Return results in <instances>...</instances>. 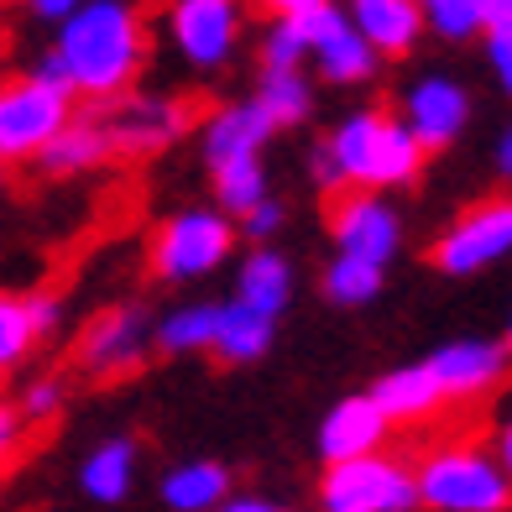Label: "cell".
<instances>
[{"instance_id":"52a82bcc","label":"cell","mask_w":512,"mask_h":512,"mask_svg":"<svg viewBox=\"0 0 512 512\" xmlns=\"http://www.w3.org/2000/svg\"><path fill=\"white\" fill-rule=\"evenodd\" d=\"M512 256V194L481 199L429 246V262L445 277H476Z\"/></svg>"},{"instance_id":"484cf974","label":"cell","mask_w":512,"mask_h":512,"mask_svg":"<svg viewBox=\"0 0 512 512\" xmlns=\"http://www.w3.org/2000/svg\"><path fill=\"white\" fill-rule=\"evenodd\" d=\"M382 283H387V267L371 262V256H356V251H335V262L319 272L324 298H330V304H340V309L371 304V298L382 293Z\"/></svg>"},{"instance_id":"3957f363","label":"cell","mask_w":512,"mask_h":512,"mask_svg":"<svg viewBox=\"0 0 512 512\" xmlns=\"http://www.w3.org/2000/svg\"><path fill=\"white\" fill-rule=\"evenodd\" d=\"M413 481H418V507H434V512H507L512 507V481L497 465V455L481 445L429 450Z\"/></svg>"},{"instance_id":"d4e9b609","label":"cell","mask_w":512,"mask_h":512,"mask_svg":"<svg viewBox=\"0 0 512 512\" xmlns=\"http://www.w3.org/2000/svg\"><path fill=\"white\" fill-rule=\"evenodd\" d=\"M215 319H220V304H178V309H168L152 324V351H162V356H199V351H209Z\"/></svg>"},{"instance_id":"5bb4252c","label":"cell","mask_w":512,"mask_h":512,"mask_svg":"<svg viewBox=\"0 0 512 512\" xmlns=\"http://www.w3.org/2000/svg\"><path fill=\"white\" fill-rule=\"evenodd\" d=\"M507 366H512V356L497 340H450L429 356V371H434L439 392H445V403L486 398V392L507 377Z\"/></svg>"},{"instance_id":"83f0119b","label":"cell","mask_w":512,"mask_h":512,"mask_svg":"<svg viewBox=\"0 0 512 512\" xmlns=\"http://www.w3.org/2000/svg\"><path fill=\"white\" fill-rule=\"evenodd\" d=\"M424 11V32L445 42H471L486 32V0H418Z\"/></svg>"},{"instance_id":"6da1fadb","label":"cell","mask_w":512,"mask_h":512,"mask_svg":"<svg viewBox=\"0 0 512 512\" xmlns=\"http://www.w3.org/2000/svg\"><path fill=\"white\" fill-rule=\"evenodd\" d=\"M53 53L68 74V89L84 100H115L147 68V21L131 0H79L58 21Z\"/></svg>"},{"instance_id":"f35d334b","label":"cell","mask_w":512,"mask_h":512,"mask_svg":"<svg viewBox=\"0 0 512 512\" xmlns=\"http://www.w3.org/2000/svg\"><path fill=\"white\" fill-rule=\"evenodd\" d=\"M262 6H267L272 16H304V11L324 6V0H262Z\"/></svg>"},{"instance_id":"e575fe53","label":"cell","mask_w":512,"mask_h":512,"mask_svg":"<svg viewBox=\"0 0 512 512\" xmlns=\"http://www.w3.org/2000/svg\"><path fill=\"white\" fill-rule=\"evenodd\" d=\"M21 434H27V418H21L16 403H0V471H6V460L21 450Z\"/></svg>"},{"instance_id":"9c48e42d","label":"cell","mask_w":512,"mask_h":512,"mask_svg":"<svg viewBox=\"0 0 512 512\" xmlns=\"http://www.w3.org/2000/svg\"><path fill=\"white\" fill-rule=\"evenodd\" d=\"M110 152L115 157H152L162 147H173L183 131L194 126V105L189 100H162V95H115L100 110Z\"/></svg>"},{"instance_id":"7402d4cb","label":"cell","mask_w":512,"mask_h":512,"mask_svg":"<svg viewBox=\"0 0 512 512\" xmlns=\"http://www.w3.org/2000/svg\"><path fill=\"white\" fill-rule=\"evenodd\" d=\"M236 304L256 309V314H283L293 304V262L283 251H251L241 272H236Z\"/></svg>"},{"instance_id":"8992f818","label":"cell","mask_w":512,"mask_h":512,"mask_svg":"<svg viewBox=\"0 0 512 512\" xmlns=\"http://www.w3.org/2000/svg\"><path fill=\"white\" fill-rule=\"evenodd\" d=\"M319 507L324 512H408L418 507V481L398 455H382V450L324 460Z\"/></svg>"},{"instance_id":"4dcf8cb0","label":"cell","mask_w":512,"mask_h":512,"mask_svg":"<svg viewBox=\"0 0 512 512\" xmlns=\"http://www.w3.org/2000/svg\"><path fill=\"white\" fill-rule=\"evenodd\" d=\"M21 418H27V424H48V418H58L63 413V382L58 377H37L27 392H21Z\"/></svg>"},{"instance_id":"603a6c76","label":"cell","mask_w":512,"mask_h":512,"mask_svg":"<svg viewBox=\"0 0 512 512\" xmlns=\"http://www.w3.org/2000/svg\"><path fill=\"white\" fill-rule=\"evenodd\" d=\"M225 492H230V471L220 460H183L157 481V497L173 512H209L225 502Z\"/></svg>"},{"instance_id":"8fae6325","label":"cell","mask_w":512,"mask_h":512,"mask_svg":"<svg viewBox=\"0 0 512 512\" xmlns=\"http://www.w3.org/2000/svg\"><path fill=\"white\" fill-rule=\"evenodd\" d=\"M147 351H152V319L136 304H121V309H105L84 330L79 366L89 371V377H100V382H115V377H126V371L142 366Z\"/></svg>"},{"instance_id":"d6a6232c","label":"cell","mask_w":512,"mask_h":512,"mask_svg":"<svg viewBox=\"0 0 512 512\" xmlns=\"http://www.w3.org/2000/svg\"><path fill=\"white\" fill-rule=\"evenodd\" d=\"M486 63H492L502 95L512 100V27H492V32H486Z\"/></svg>"},{"instance_id":"f6af8a7d","label":"cell","mask_w":512,"mask_h":512,"mask_svg":"<svg viewBox=\"0 0 512 512\" xmlns=\"http://www.w3.org/2000/svg\"><path fill=\"white\" fill-rule=\"evenodd\" d=\"M0 6H6V0H0Z\"/></svg>"},{"instance_id":"836d02e7","label":"cell","mask_w":512,"mask_h":512,"mask_svg":"<svg viewBox=\"0 0 512 512\" xmlns=\"http://www.w3.org/2000/svg\"><path fill=\"white\" fill-rule=\"evenodd\" d=\"M309 178H314L319 194H340V189H345V173H340L335 152L324 147V142H314V152H309Z\"/></svg>"},{"instance_id":"7c38bea8","label":"cell","mask_w":512,"mask_h":512,"mask_svg":"<svg viewBox=\"0 0 512 512\" xmlns=\"http://www.w3.org/2000/svg\"><path fill=\"white\" fill-rule=\"evenodd\" d=\"M330 236L340 251H356V256H371V262H392L403 246V220L377 189H351V194H335V209H330Z\"/></svg>"},{"instance_id":"277c9868","label":"cell","mask_w":512,"mask_h":512,"mask_svg":"<svg viewBox=\"0 0 512 512\" xmlns=\"http://www.w3.org/2000/svg\"><path fill=\"white\" fill-rule=\"evenodd\" d=\"M236 251V220L225 209H178L152 230L147 267L157 283H199Z\"/></svg>"},{"instance_id":"cb8c5ba5","label":"cell","mask_w":512,"mask_h":512,"mask_svg":"<svg viewBox=\"0 0 512 512\" xmlns=\"http://www.w3.org/2000/svg\"><path fill=\"white\" fill-rule=\"evenodd\" d=\"M256 105L272 115V126H304L314 115V84L304 68H262V84H256Z\"/></svg>"},{"instance_id":"4316f807","label":"cell","mask_w":512,"mask_h":512,"mask_svg":"<svg viewBox=\"0 0 512 512\" xmlns=\"http://www.w3.org/2000/svg\"><path fill=\"white\" fill-rule=\"evenodd\" d=\"M209 178H215V204L225 209V215H246V209L267 194L262 152H236V157L209 162Z\"/></svg>"},{"instance_id":"7a4b0ae2","label":"cell","mask_w":512,"mask_h":512,"mask_svg":"<svg viewBox=\"0 0 512 512\" xmlns=\"http://www.w3.org/2000/svg\"><path fill=\"white\" fill-rule=\"evenodd\" d=\"M324 147L335 152L345 189H408L424 173V147L418 136L387 110H351L345 121L324 136Z\"/></svg>"},{"instance_id":"ffe728a7","label":"cell","mask_w":512,"mask_h":512,"mask_svg":"<svg viewBox=\"0 0 512 512\" xmlns=\"http://www.w3.org/2000/svg\"><path fill=\"white\" fill-rule=\"evenodd\" d=\"M371 398L377 408L392 418V424H424L429 413L445 408V392H439L429 361H413V366H392L387 377H377L371 387Z\"/></svg>"},{"instance_id":"74e56055","label":"cell","mask_w":512,"mask_h":512,"mask_svg":"<svg viewBox=\"0 0 512 512\" xmlns=\"http://www.w3.org/2000/svg\"><path fill=\"white\" fill-rule=\"evenodd\" d=\"M21 6H27L37 21H63L68 11H74L79 6V0H21Z\"/></svg>"},{"instance_id":"4fadbf2b","label":"cell","mask_w":512,"mask_h":512,"mask_svg":"<svg viewBox=\"0 0 512 512\" xmlns=\"http://www.w3.org/2000/svg\"><path fill=\"white\" fill-rule=\"evenodd\" d=\"M403 126L418 136L424 152H445L460 142V131L471 126V95L465 84L450 74H424L413 79V89L403 95Z\"/></svg>"},{"instance_id":"44dd1931","label":"cell","mask_w":512,"mask_h":512,"mask_svg":"<svg viewBox=\"0 0 512 512\" xmlns=\"http://www.w3.org/2000/svg\"><path fill=\"white\" fill-rule=\"evenodd\" d=\"M272 335H277V319L272 314H256L246 304H220V319H215V340H209V351H215L225 366H251L272 351Z\"/></svg>"},{"instance_id":"d6986e66","label":"cell","mask_w":512,"mask_h":512,"mask_svg":"<svg viewBox=\"0 0 512 512\" xmlns=\"http://www.w3.org/2000/svg\"><path fill=\"white\" fill-rule=\"evenodd\" d=\"M136 460H142V445L131 434H115L105 445H95L79 465V492L100 507H121L136 486Z\"/></svg>"},{"instance_id":"ac0fdd59","label":"cell","mask_w":512,"mask_h":512,"mask_svg":"<svg viewBox=\"0 0 512 512\" xmlns=\"http://www.w3.org/2000/svg\"><path fill=\"white\" fill-rule=\"evenodd\" d=\"M272 136H277V126L262 105L230 100L220 110H209V121L199 131V147H204V162H220V157H236V152H262Z\"/></svg>"},{"instance_id":"ba28073f","label":"cell","mask_w":512,"mask_h":512,"mask_svg":"<svg viewBox=\"0 0 512 512\" xmlns=\"http://www.w3.org/2000/svg\"><path fill=\"white\" fill-rule=\"evenodd\" d=\"M241 27H246L241 0H168V42L199 74H215L236 58Z\"/></svg>"},{"instance_id":"b9f144b4","label":"cell","mask_w":512,"mask_h":512,"mask_svg":"<svg viewBox=\"0 0 512 512\" xmlns=\"http://www.w3.org/2000/svg\"><path fill=\"white\" fill-rule=\"evenodd\" d=\"M492 27H512V0H486V32Z\"/></svg>"},{"instance_id":"d590c367","label":"cell","mask_w":512,"mask_h":512,"mask_svg":"<svg viewBox=\"0 0 512 512\" xmlns=\"http://www.w3.org/2000/svg\"><path fill=\"white\" fill-rule=\"evenodd\" d=\"M27 304H32V319H37V335L48 340V335L58 330V319H63V304H58V293H32Z\"/></svg>"},{"instance_id":"5b68a950","label":"cell","mask_w":512,"mask_h":512,"mask_svg":"<svg viewBox=\"0 0 512 512\" xmlns=\"http://www.w3.org/2000/svg\"><path fill=\"white\" fill-rule=\"evenodd\" d=\"M74 115V89H63L42 74L0 79V162H32Z\"/></svg>"},{"instance_id":"7bdbcfd3","label":"cell","mask_w":512,"mask_h":512,"mask_svg":"<svg viewBox=\"0 0 512 512\" xmlns=\"http://www.w3.org/2000/svg\"><path fill=\"white\" fill-rule=\"evenodd\" d=\"M502 345H507V356H512V319H507V335H502Z\"/></svg>"},{"instance_id":"2e32d148","label":"cell","mask_w":512,"mask_h":512,"mask_svg":"<svg viewBox=\"0 0 512 512\" xmlns=\"http://www.w3.org/2000/svg\"><path fill=\"white\" fill-rule=\"evenodd\" d=\"M351 27L377 48V58H403L424 37V11L418 0H345Z\"/></svg>"},{"instance_id":"f546056e","label":"cell","mask_w":512,"mask_h":512,"mask_svg":"<svg viewBox=\"0 0 512 512\" xmlns=\"http://www.w3.org/2000/svg\"><path fill=\"white\" fill-rule=\"evenodd\" d=\"M309 63V32L298 16H272L262 37V68H304Z\"/></svg>"},{"instance_id":"60d3db41","label":"cell","mask_w":512,"mask_h":512,"mask_svg":"<svg viewBox=\"0 0 512 512\" xmlns=\"http://www.w3.org/2000/svg\"><path fill=\"white\" fill-rule=\"evenodd\" d=\"M497 465H502V471H507V481H512V418H507V424L497 429Z\"/></svg>"},{"instance_id":"f1b7e54d","label":"cell","mask_w":512,"mask_h":512,"mask_svg":"<svg viewBox=\"0 0 512 512\" xmlns=\"http://www.w3.org/2000/svg\"><path fill=\"white\" fill-rule=\"evenodd\" d=\"M37 319H32V304L16 293H0V371H16L21 361L32 356L37 345Z\"/></svg>"},{"instance_id":"ab89813d","label":"cell","mask_w":512,"mask_h":512,"mask_svg":"<svg viewBox=\"0 0 512 512\" xmlns=\"http://www.w3.org/2000/svg\"><path fill=\"white\" fill-rule=\"evenodd\" d=\"M492 162H497V173L502 178H512V126L497 136V147H492Z\"/></svg>"},{"instance_id":"9a60e30c","label":"cell","mask_w":512,"mask_h":512,"mask_svg":"<svg viewBox=\"0 0 512 512\" xmlns=\"http://www.w3.org/2000/svg\"><path fill=\"white\" fill-rule=\"evenodd\" d=\"M392 434V418L377 408L371 392H356V398H340L319 424V455L324 460H351V455H371L382 450Z\"/></svg>"},{"instance_id":"e0dca14e","label":"cell","mask_w":512,"mask_h":512,"mask_svg":"<svg viewBox=\"0 0 512 512\" xmlns=\"http://www.w3.org/2000/svg\"><path fill=\"white\" fill-rule=\"evenodd\" d=\"M105 157H115V152H110V136H105L100 115H68L58 126V136L32 162H37L42 178H79L89 168H100Z\"/></svg>"},{"instance_id":"30bf717a","label":"cell","mask_w":512,"mask_h":512,"mask_svg":"<svg viewBox=\"0 0 512 512\" xmlns=\"http://www.w3.org/2000/svg\"><path fill=\"white\" fill-rule=\"evenodd\" d=\"M298 21H304V32H309V58H314L324 84L351 89V84H366L371 74H377V48L351 27V16H345L335 0L304 11Z\"/></svg>"},{"instance_id":"8d00e7d4","label":"cell","mask_w":512,"mask_h":512,"mask_svg":"<svg viewBox=\"0 0 512 512\" xmlns=\"http://www.w3.org/2000/svg\"><path fill=\"white\" fill-rule=\"evenodd\" d=\"M220 507H225V512H277L272 497H256V492H225Z\"/></svg>"},{"instance_id":"ee69618b","label":"cell","mask_w":512,"mask_h":512,"mask_svg":"<svg viewBox=\"0 0 512 512\" xmlns=\"http://www.w3.org/2000/svg\"><path fill=\"white\" fill-rule=\"evenodd\" d=\"M0 183H6V162H0Z\"/></svg>"},{"instance_id":"1f68e13d","label":"cell","mask_w":512,"mask_h":512,"mask_svg":"<svg viewBox=\"0 0 512 512\" xmlns=\"http://www.w3.org/2000/svg\"><path fill=\"white\" fill-rule=\"evenodd\" d=\"M236 220H241V225H236L241 236H251L256 246H267V241L277 236V230H283V220H288V209L277 204L272 194H262V199H256V204L246 209V215H236Z\"/></svg>"}]
</instances>
